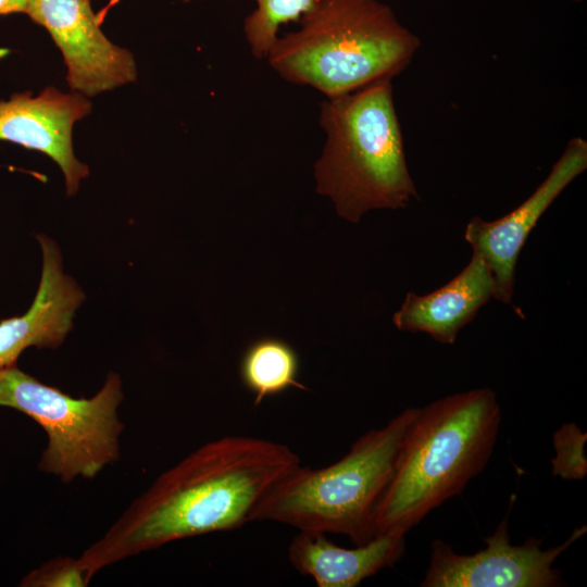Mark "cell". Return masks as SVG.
Here are the masks:
<instances>
[{
    "instance_id": "1",
    "label": "cell",
    "mask_w": 587,
    "mask_h": 587,
    "mask_svg": "<svg viewBox=\"0 0 587 587\" xmlns=\"http://www.w3.org/2000/svg\"><path fill=\"white\" fill-rule=\"evenodd\" d=\"M299 464L284 444L248 436L209 441L158 476L79 562L92 578L105 566L166 544L239 528Z\"/></svg>"
},
{
    "instance_id": "2",
    "label": "cell",
    "mask_w": 587,
    "mask_h": 587,
    "mask_svg": "<svg viewBox=\"0 0 587 587\" xmlns=\"http://www.w3.org/2000/svg\"><path fill=\"white\" fill-rule=\"evenodd\" d=\"M500 422L497 394L488 387L419 408L377 503L375 536L405 535L430 511L461 494L489 462Z\"/></svg>"
},
{
    "instance_id": "3",
    "label": "cell",
    "mask_w": 587,
    "mask_h": 587,
    "mask_svg": "<svg viewBox=\"0 0 587 587\" xmlns=\"http://www.w3.org/2000/svg\"><path fill=\"white\" fill-rule=\"evenodd\" d=\"M300 27L277 37L265 59L289 83L339 97L401 74L420 38L378 0H316Z\"/></svg>"
},
{
    "instance_id": "4",
    "label": "cell",
    "mask_w": 587,
    "mask_h": 587,
    "mask_svg": "<svg viewBox=\"0 0 587 587\" xmlns=\"http://www.w3.org/2000/svg\"><path fill=\"white\" fill-rule=\"evenodd\" d=\"M320 124L326 141L314 165L316 191L340 217L355 224L371 210L402 209L419 198L390 79L326 98Z\"/></svg>"
},
{
    "instance_id": "5",
    "label": "cell",
    "mask_w": 587,
    "mask_h": 587,
    "mask_svg": "<svg viewBox=\"0 0 587 587\" xmlns=\"http://www.w3.org/2000/svg\"><path fill=\"white\" fill-rule=\"evenodd\" d=\"M417 411L407 408L385 426L366 432L328 466H296L258 503L252 522L273 521L299 530L341 534L354 546L371 541L377 503Z\"/></svg>"
},
{
    "instance_id": "6",
    "label": "cell",
    "mask_w": 587,
    "mask_h": 587,
    "mask_svg": "<svg viewBox=\"0 0 587 587\" xmlns=\"http://www.w3.org/2000/svg\"><path fill=\"white\" fill-rule=\"evenodd\" d=\"M122 380L109 373L91 398H74L12 365L0 370V407L17 410L47 434L39 469L63 483L93 478L120 458Z\"/></svg>"
},
{
    "instance_id": "7",
    "label": "cell",
    "mask_w": 587,
    "mask_h": 587,
    "mask_svg": "<svg viewBox=\"0 0 587 587\" xmlns=\"http://www.w3.org/2000/svg\"><path fill=\"white\" fill-rule=\"evenodd\" d=\"M509 510L495 532L484 539L486 547L476 553L459 554L442 540H433L430 560L421 586H564L561 572L552 565L561 553L586 533V526L576 528L564 542L549 549H542V539L535 537L526 539L522 545H511Z\"/></svg>"
},
{
    "instance_id": "8",
    "label": "cell",
    "mask_w": 587,
    "mask_h": 587,
    "mask_svg": "<svg viewBox=\"0 0 587 587\" xmlns=\"http://www.w3.org/2000/svg\"><path fill=\"white\" fill-rule=\"evenodd\" d=\"M26 15L60 49L71 91L90 98L136 80L133 53L107 38L91 0H32Z\"/></svg>"
},
{
    "instance_id": "9",
    "label": "cell",
    "mask_w": 587,
    "mask_h": 587,
    "mask_svg": "<svg viewBox=\"0 0 587 587\" xmlns=\"http://www.w3.org/2000/svg\"><path fill=\"white\" fill-rule=\"evenodd\" d=\"M587 168V141L573 137L549 174L513 211L487 222L475 216L466 225L464 239L489 266L494 278L492 298L510 303L519 254L540 216L561 192Z\"/></svg>"
},
{
    "instance_id": "10",
    "label": "cell",
    "mask_w": 587,
    "mask_h": 587,
    "mask_svg": "<svg viewBox=\"0 0 587 587\" xmlns=\"http://www.w3.org/2000/svg\"><path fill=\"white\" fill-rule=\"evenodd\" d=\"M91 110L89 99L75 91L48 87L37 96L15 92L0 100V140L50 157L62 171L66 195L72 197L89 174V167L75 155L73 127Z\"/></svg>"
},
{
    "instance_id": "11",
    "label": "cell",
    "mask_w": 587,
    "mask_h": 587,
    "mask_svg": "<svg viewBox=\"0 0 587 587\" xmlns=\"http://www.w3.org/2000/svg\"><path fill=\"white\" fill-rule=\"evenodd\" d=\"M42 252V271L36 297L21 316L0 321V370L12 365L27 348L55 349L73 329L76 310L85 294L63 272L61 251L46 235L37 236Z\"/></svg>"
},
{
    "instance_id": "12",
    "label": "cell",
    "mask_w": 587,
    "mask_h": 587,
    "mask_svg": "<svg viewBox=\"0 0 587 587\" xmlns=\"http://www.w3.org/2000/svg\"><path fill=\"white\" fill-rule=\"evenodd\" d=\"M492 295L491 271L473 252L467 265L442 287L424 296L408 292L392 323L399 330L425 333L436 341L452 345Z\"/></svg>"
},
{
    "instance_id": "13",
    "label": "cell",
    "mask_w": 587,
    "mask_h": 587,
    "mask_svg": "<svg viewBox=\"0 0 587 587\" xmlns=\"http://www.w3.org/2000/svg\"><path fill=\"white\" fill-rule=\"evenodd\" d=\"M404 536L389 532L364 545L344 548L324 533L299 530L288 546V559L300 574L312 577L317 587H355L401 559Z\"/></svg>"
},
{
    "instance_id": "14",
    "label": "cell",
    "mask_w": 587,
    "mask_h": 587,
    "mask_svg": "<svg viewBox=\"0 0 587 587\" xmlns=\"http://www.w3.org/2000/svg\"><path fill=\"white\" fill-rule=\"evenodd\" d=\"M299 358L286 341L265 337L252 342L240 362L243 385L254 395V405L290 387L307 389L298 380Z\"/></svg>"
},
{
    "instance_id": "15",
    "label": "cell",
    "mask_w": 587,
    "mask_h": 587,
    "mask_svg": "<svg viewBox=\"0 0 587 587\" xmlns=\"http://www.w3.org/2000/svg\"><path fill=\"white\" fill-rule=\"evenodd\" d=\"M257 4L243 23V33L252 54L264 59L277 39L280 25L299 21L316 0H253Z\"/></svg>"
},
{
    "instance_id": "16",
    "label": "cell",
    "mask_w": 587,
    "mask_h": 587,
    "mask_svg": "<svg viewBox=\"0 0 587 587\" xmlns=\"http://www.w3.org/2000/svg\"><path fill=\"white\" fill-rule=\"evenodd\" d=\"M586 433L574 423L562 425L553 435L555 457L551 460L552 474L563 479H583L587 474L584 454Z\"/></svg>"
},
{
    "instance_id": "17",
    "label": "cell",
    "mask_w": 587,
    "mask_h": 587,
    "mask_svg": "<svg viewBox=\"0 0 587 587\" xmlns=\"http://www.w3.org/2000/svg\"><path fill=\"white\" fill-rule=\"evenodd\" d=\"M91 578L79 559L58 557L27 574L22 586L28 587H85Z\"/></svg>"
},
{
    "instance_id": "18",
    "label": "cell",
    "mask_w": 587,
    "mask_h": 587,
    "mask_svg": "<svg viewBox=\"0 0 587 587\" xmlns=\"http://www.w3.org/2000/svg\"><path fill=\"white\" fill-rule=\"evenodd\" d=\"M32 0H0V15L11 13L26 14Z\"/></svg>"
},
{
    "instance_id": "19",
    "label": "cell",
    "mask_w": 587,
    "mask_h": 587,
    "mask_svg": "<svg viewBox=\"0 0 587 587\" xmlns=\"http://www.w3.org/2000/svg\"><path fill=\"white\" fill-rule=\"evenodd\" d=\"M569 1L579 3V2H583L584 0H569Z\"/></svg>"
},
{
    "instance_id": "20",
    "label": "cell",
    "mask_w": 587,
    "mask_h": 587,
    "mask_svg": "<svg viewBox=\"0 0 587 587\" xmlns=\"http://www.w3.org/2000/svg\"><path fill=\"white\" fill-rule=\"evenodd\" d=\"M186 1H190V0H186Z\"/></svg>"
}]
</instances>
